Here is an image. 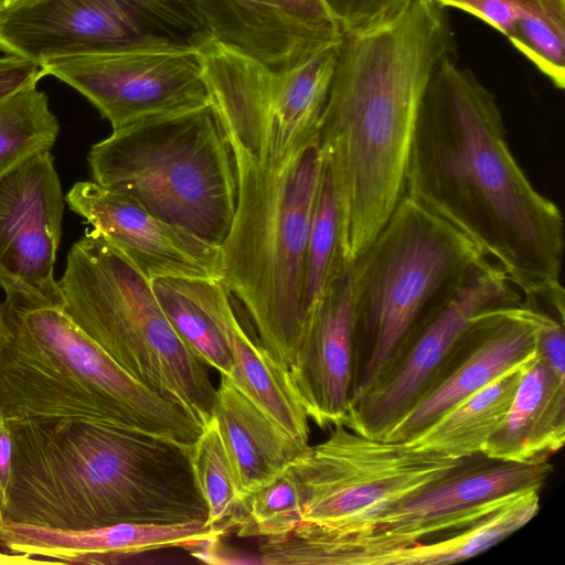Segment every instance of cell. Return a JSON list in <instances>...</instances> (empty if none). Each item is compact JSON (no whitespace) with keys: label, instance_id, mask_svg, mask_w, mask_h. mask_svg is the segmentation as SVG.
Listing matches in <instances>:
<instances>
[{"label":"cell","instance_id":"cell-20","mask_svg":"<svg viewBox=\"0 0 565 565\" xmlns=\"http://www.w3.org/2000/svg\"><path fill=\"white\" fill-rule=\"evenodd\" d=\"M225 532L222 525L202 521L64 530L4 519L0 524V547L46 563L116 564L150 551L212 545Z\"/></svg>","mask_w":565,"mask_h":565},{"label":"cell","instance_id":"cell-34","mask_svg":"<svg viewBox=\"0 0 565 565\" xmlns=\"http://www.w3.org/2000/svg\"><path fill=\"white\" fill-rule=\"evenodd\" d=\"M12 475V435L8 422L0 415V494L4 504Z\"/></svg>","mask_w":565,"mask_h":565},{"label":"cell","instance_id":"cell-30","mask_svg":"<svg viewBox=\"0 0 565 565\" xmlns=\"http://www.w3.org/2000/svg\"><path fill=\"white\" fill-rule=\"evenodd\" d=\"M557 88L565 86V0H537L508 39Z\"/></svg>","mask_w":565,"mask_h":565},{"label":"cell","instance_id":"cell-14","mask_svg":"<svg viewBox=\"0 0 565 565\" xmlns=\"http://www.w3.org/2000/svg\"><path fill=\"white\" fill-rule=\"evenodd\" d=\"M535 354L534 330L521 300L478 313L420 397L383 439L409 440L458 402Z\"/></svg>","mask_w":565,"mask_h":565},{"label":"cell","instance_id":"cell-36","mask_svg":"<svg viewBox=\"0 0 565 565\" xmlns=\"http://www.w3.org/2000/svg\"><path fill=\"white\" fill-rule=\"evenodd\" d=\"M9 330L8 320L6 317L3 303L0 301V344L2 343L3 339L6 338Z\"/></svg>","mask_w":565,"mask_h":565},{"label":"cell","instance_id":"cell-15","mask_svg":"<svg viewBox=\"0 0 565 565\" xmlns=\"http://www.w3.org/2000/svg\"><path fill=\"white\" fill-rule=\"evenodd\" d=\"M6 317L9 330L0 344L2 417L143 431L126 409L86 384L7 313Z\"/></svg>","mask_w":565,"mask_h":565},{"label":"cell","instance_id":"cell-12","mask_svg":"<svg viewBox=\"0 0 565 565\" xmlns=\"http://www.w3.org/2000/svg\"><path fill=\"white\" fill-rule=\"evenodd\" d=\"M81 93L113 129L212 104L200 51L134 50L57 57L39 64Z\"/></svg>","mask_w":565,"mask_h":565},{"label":"cell","instance_id":"cell-23","mask_svg":"<svg viewBox=\"0 0 565 565\" xmlns=\"http://www.w3.org/2000/svg\"><path fill=\"white\" fill-rule=\"evenodd\" d=\"M243 500L269 482L309 444H302L221 375L212 411ZM243 502V501H242Z\"/></svg>","mask_w":565,"mask_h":565},{"label":"cell","instance_id":"cell-21","mask_svg":"<svg viewBox=\"0 0 565 565\" xmlns=\"http://www.w3.org/2000/svg\"><path fill=\"white\" fill-rule=\"evenodd\" d=\"M179 280L224 335L234 365L228 380L288 434L308 444L309 418L289 387L287 371L246 333L235 315L232 295L222 280Z\"/></svg>","mask_w":565,"mask_h":565},{"label":"cell","instance_id":"cell-27","mask_svg":"<svg viewBox=\"0 0 565 565\" xmlns=\"http://www.w3.org/2000/svg\"><path fill=\"white\" fill-rule=\"evenodd\" d=\"M151 286L168 321L181 340L209 366L230 377L234 365L226 340L213 319L184 290L179 278L162 277Z\"/></svg>","mask_w":565,"mask_h":565},{"label":"cell","instance_id":"cell-19","mask_svg":"<svg viewBox=\"0 0 565 565\" xmlns=\"http://www.w3.org/2000/svg\"><path fill=\"white\" fill-rule=\"evenodd\" d=\"M355 316L351 264H344L322 299L305 313L292 364L291 392L321 428L342 423L354 386Z\"/></svg>","mask_w":565,"mask_h":565},{"label":"cell","instance_id":"cell-5","mask_svg":"<svg viewBox=\"0 0 565 565\" xmlns=\"http://www.w3.org/2000/svg\"><path fill=\"white\" fill-rule=\"evenodd\" d=\"M93 181L220 247L238 195L237 160L212 104L114 129L88 151Z\"/></svg>","mask_w":565,"mask_h":565},{"label":"cell","instance_id":"cell-10","mask_svg":"<svg viewBox=\"0 0 565 565\" xmlns=\"http://www.w3.org/2000/svg\"><path fill=\"white\" fill-rule=\"evenodd\" d=\"M290 463L302 523L331 532L359 529L470 458L454 459L405 441L374 439L342 423ZM475 457V456H473Z\"/></svg>","mask_w":565,"mask_h":565},{"label":"cell","instance_id":"cell-32","mask_svg":"<svg viewBox=\"0 0 565 565\" xmlns=\"http://www.w3.org/2000/svg\"><path fill=\"white\" fill-rule=\"evenodd\" d=\"M444 8L470 13L499 31L507 39L531 10L534 0H433Z\"/></svg>","mask_w":565,"mask_h":565},{"label":"cell","instance_id":"cell-9","mask_svg":"<svg viewBox=\"0 0 565 565\" xmlns=\"http://www.w3.org/2000/svg\"><path fill=\"white\" fill-rule=\"evenodd\" d=\"M340 43L285 72L215 40L201 51L212 103L236 153L279 166L319 141Z\"/></svg>","mask_w":565,"mask_h":565},{"label":"cell","instance_id":"cell-7","mask_svg":"<svg viewBox=\"0 0 565 565\" xmlns=\"http://www.w3.org/2000/svg\"><path fill=\"white\" fill-rule=\"evenodd\" d=\"M484 258L451 224L408 195L402 199L351 263L355 316L351 399L377 380L418 321Z\"/></svg>","mask_w":565,"mask_h":565},{"label":"cell","instance_id":"cell-11","mask_svg":"<svg viewBox=\"0 0 565 565\" xmlns=\"http://www.w3.org/2000/svg\"><path fill=\"white\" fill-rule=\"evenodd\" d=\"M520 300L502 267L482 259L418 321L377 380L350 401L342 424L383 439L420 397L472 318Z\"/></svg>","mask_w":565,"mask_h":565},{"label":"cell","instance_id":"cell-4","mask_svg":"<svg viewBox=\"0 0 565 565\" xmlns=\"http://www.w3.org/2000/svg\"><path fill=\"white\" fill-rule=\"evenodd\" d=\"M238 195L220 246L221 280L285 371L303 321L306 248L323 169L319 141L279 166L237 154Z\"/></svg>","mask_w":565,"mask_h":565},{"label":"cell","instance_id":"cell-17","mask_svg":"<svg viewBox=\"0 0 565 565\" xmlns=\"http://www.w3.org/2000/svg\"><path fill=\"white\" fill-rule=\"evenodd\" d=\"M3 308L81 380L126 409L145 433L188 446L195 441L202 426L179 405L128 374L63 308H17L4 303Z\"/></svg>","mask_w":565,"mask_h":565},{"label":"cell","instance_id":"cell-3","mask_svg":"<svg viewBox=\"0 0 565 565\" xmlns=\"http://www.w3.org/2000/svg\"><path fill=\"white\" fill-rule=\"evenodd\" d=\"M7 422L12 475L4 519L78 530L205 518L186 445L87 423Z\"/></svg>","mask_w":565,"mask_h":565},{"label":"cell","instance_id":"cell-8","mask_svg":"<svg viewBox=\"0 0 565 565\" xmlns=\"http://www.w3.org/2000/svg\"><path fill=\"white\" fill-rule=\"evenodd\" d=\"M552 472L548 461L480 454L359 529L331 532L301 523L278 542L276 554L284 565H386L399 550L461 530L516 494L541 490Z\"/></svg>","mask_w":565,"mask_h":565},{"label":"cell","instance_id":"cell-33","mask_svg":"<svg viewBox=\"0 0 565 565\" xmlns=\"http://www.w3.org/2000/svg\"><path fill=\"white\" fill-rule=\"evenodd\" d=\"M43 77L38 63L15 55L0 57V107L22 88Z\"/></svg>","mask_w":565,"mask_h":565},{"label":"cell","instance_id":"cell-37","mask_svg":"<svg viewBox=\"0 0 565 565\" xmlns=\"http://www.w3.org/2000/svg\"><path fill=\"white\" fill-rule=\"evenodd\" d=\"M7 7H8V0H0V17Z\"/></svg>","mask_w":565,"mask_h":565},{"label":"cell","instance_id":"cell-26","mask_svg":"<svg viewBox=\"0 0 565 565\" xmlns=\"http://www.w3.org/2000/svg\"><path fill=\"white\" fill-rule=\"evenodd\" d=\"M343 265L339 247V217L334 185L323 161L306 248L303 316L322 299Z\"/></svg>","mask_w":565,"mask_h":565},{"label":"cell","instance_id":"cell-29","mask_svg":"<svg viewBox=\"0 0 565 565\" xmlns=\"http://www.w3.org/2000/svg\"><path fill=\"white\" fill-rule=\"evenodd\" d=\"M302 523V507L290 465L243 500L228 523L239 537L275 539Z\"/></svg>","mask_w":565,"mask_h":565},{"label":"cell","instance_id":"cell-38","mask_svg":"<svg viewBox=\"0 0 565 565\" xmlns=\"http://www.w3.org/2000/svg\"><path fill=\"white\" fill-rule=\"evenodd\" d=\"M3 520H4L3 505H2L1 494H0V524L2 523Z\"/></svg>","mask_w":565,"mask_h":565},{"label":"cell","instance_id":"cell-13","mask_svg":"<svg viewBox=\"0 0 565 565\" xmlns=\"http://www.w3.org/2000/svg\"><path fill=\"white\" fill-rule=\"evenodd\" d=\"M64 201L51 151L0 181V288L17 308L61 307L54 276Z\"/></svg>","mask_w":565,"mask_h":565},{"label":"cell","instance_id":"cell-6","mask_svg":"<svg viewBox=\"0 0 565 565\" xmlns=\"http://www.w3.org/2000/svg\"><path fill=\"white\" fill-rule=\"evenodd\" d=\"M58 284L63 310L128 374L209 422L216 388L207 365L177 334L151 281L99 232L72 245Z\"/></svg>","mask_w":565,"mask_h":565},{"label":"cell","instance_id":"cell-39","mask_svg":"<svg viewBox=\"0 0 565 565\" xmlns=\"http://www.w3.org/2000/svg\"><path fill=\"white\" fill-rule=\"evenodd\" d=\"M22 1H25V0H8V6H11V4H14L18 2H22Z\"/></svg>","mask_w":565,"mask_h":565},{"label":"cell","instance_id":"cell-28","mask_svg":"<svg viewBox=\"0 0 565 565\" xmlns=\"http://www.w3.org/2000/svg\"><path fill=\"white\" fill-rule=\"evenodd\" d=\"M189 458L196 488L207 508L206 524L222 525L228 530V523L238 511L243 498L213 416L189 446Z\"/></svg>","mask_w":565,"mask_h":565},{"label":"cell","instance_id":"cell-18","mask_svg":"<svg viewBox=\"0 0 565 565\" xmlns=\"http://www.w3.org/2000/svg\"><path fill=\"white\" fill-rule=\"evenodd\" d=\"M195 1L216 42L276 72L343 38L328 0Z\"/></svg>","mask_w":565,"mask_h":565},{"label":"cell","instance_id":"cell-2","mask_svg":"<svg viewBox=\"0 0 565 565\" xmlns=\"http://www.w3.org/2000/svg\"><path fill=\"white\" fill-rule=\"evenodd\" d=\"M455 53L446 10L433 0H413L395 19L343 35L319 146L334 185L344 264L367 248L406 195L425 92Z\"/></svg>","mask_w":565,"mask_h":565},{"label":"cell","instance_id":"cell-16","mask_svg":"<svg viewBox=\"0 0 565 565\" xmlns=\"http://www.w3.org/2000/svg\"><path fill=\"white\" fill-rule=\"evenodd\" d=\"M65 202L150 281L221 279L220 247L161 221L126 194L95 181H79Z\"/></svg>","mask_w":565,"mask_h":565},{"label":"cell","instance_id":"cell-35","mask_svg":"<svg viewBox=\"0 0 565 565\" xmlns=\"http://www.w3.org/2000/svg\"><path fill=\"white\" fill-rule=\"evenodd\" d=\"M36 563H46L40 558H35L28 554L23 553H13L9 551L0 550V565H26V564H36Z\"/></svg>","mask_w":565,"mask_h":565},{"label":"cell","instance_id":"cell-25","mask_svg":"<svg viewBox=\"0 0 565 565\" xmlns=\"http://www.w3.org/2000/svg\"><path fill=\"white\" fill-rule=\"evenodd\" d=\"M60 131L45 92L31 84L0 107V181L33 157L51 151Z\"/></svg>","mask_w":565,"mask_h":565},{"label":"cell","instance_id":"cell-31","mask_svg":"<svg viewBox=\"0 0 565 565\" xmlns=\"http://www.w3.org/2000/svg\"><path fill=\"white\" fill-rule=\"evenodd\" d=\"M343 35L380 26L399 15L413 0H328Z\"/></svg>","mask_w":565,"mask_h":565},{"label":"cell","instance_id":"cell-22","mask_svg":"<svg viewBox=\"0 0 565 565\" xmlns=\"http://www.w3.org/2000/svg\"><path fill=\"white\" fill-rule=\"evenodd\" d=\"M565 443V380L536 353L483 455L519 463L546 462Z\"/></svg>","mask_w":565,"mask_h":565},{"label":"cell","instance_id":"cell-24","mask_svg":"<svg viewBox=\"0 0 565 565\" xmlns=\"http://www.w3.org/2000/svg\"><path fill=\"white\" fill-rule=\"evenodd\" d=\"M533 358L465 397L405 443L415 449L454 459L483 454L487 441L510 407L526 364Z\"/></svg>","mask_w":565,"mask_h":565},{"label":"cell","instance_id":"cell-1","mask_svg":"<svg viewBox=\"0 0 565 565\" xmlns=\"http://www.w3.org/2000/svg\"><path fill=\"white\" fill-rule=\"evenodd\" d=\"M406 195L470 238L520 294L561 280L563 214L512 153L494 95L455 58L425 92Z\"/></svg>","mask_w":565,"mask_h":565}]
</instances>
